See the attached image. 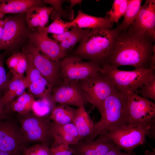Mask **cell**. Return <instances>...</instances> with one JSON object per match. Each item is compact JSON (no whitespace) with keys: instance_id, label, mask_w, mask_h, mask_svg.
Returning a JSON list of instances; mask_svg holds the SVG:
<instances>
[{"instance_id":"1","label":"cell","mask_w":155,"mask_h":155,"mask_svg":"<svg viewBox=\"0 0 155 155\" xmlns=\"http://www.w3.org/2000/svg\"><path fill=\"white\" fill-rule=\"evenodd\" d=\"M127 30V31H120L106 64L116 68L128 65L136 69H149L155 51V45L153 44L154 40Z\"/></svg>"},{"instance_id":"2","label":"cell","mask_w":155,"mask_h":155,"mask_svg":"<svg viewBox=\"0 0 155 155\" xmlns=\"http://www.w3.org/2000/svg\"><path fill=\"white\" fill-rule=\"evenodd\" d=\"M120 31L117 27L111 29H90L74 51V56L95 62L102 66L106 64Z\"/></svg>"},{"instance_id":"3","label":"cell","mask_w":155,"mask_h":155,"mask_svg":"<svg viewBox=\"0 0 155 155\" xmlns=\"http://www.w3.org/2000/svg\"><path fill=\"white\" fill-rule=\"evenodd\" d=\"M127 101V95L121 92L117 88L103 103L99 111L101 118L94 124L92 133L84 142L92 141L113 127L129 125Z\"/></svg>"},{"instance_id":"4","label":"cell","mask_w":155,"mask_h":155,"mask_svg":"<svg viewBox=\"0 0 155 155\" xmlns=\"http://www.w3.org/2000/svg\"><path fill=\"white\" fill-rule=\"evenodd\" d=\"M155 119L138 124L115 127L103 135L126 152L144 142L146 135L155 138Z\"/></svg>"},{"instance_id":"5","label":"cell","mask_w":155,"mask_h":155,"mask_svg":"<svg viewBox=\"0 0 155 155\" xmlns=\"http://www.w3.org/2000/svg\"><path fill=\"white\" fill-rule=\"evenodd\" d=\"M100 71L109 77L118 89L126 95L135 93L143 85L155 77L154 71L149 69L126 71L107 64L102 66Z\"/></svg>"},{"instance_id":"6","label":"cell","mask_w":155,"mask_h":155,"mask_svg":"<svg viewBox=\"0 0 155 155\" xmlns=\"http://www.w3.org/2000/svg\"><path fill=\"white\" fill-rule=\"evenodd\" d=\"M78 83L87 102L96 107L98 111L105 100L117 88L111 78L100 71Z\"/></svg>"},{"instance_id":"7","label":"cell","mask_w":155,"mask_h":155,"mask_svg":"<svg viewBox=\"0 0 155 155\" xmlns=\"http://www.w3.org/2000/svg\"><path fill=\"white\" fill-rule=\"evenodd\" d=\"M102 68V66L95 62L85 61L74 55L69 57L62 61L60 79L63 82H78L95 75Z\"/></svg>"},{"instance_id":"8","label":"cell","mask_w":155,"mask_h":155,"mask_svg":"<svg viewBox=\"0 0 155 155\" xmlns=\"http://www.w3.org/2000/svg\"><path fill=\"white\" fill-rule=\"evenodd\" d=\"M20 129L25 144L36 143L47 144L50 137V124L44 117H40L30 113L20 115Z\"/></svg>"},{"instance_id":"9","label":"cell","mask_w":155,"mask_h":155,"mask_svg":"<svg viewBox=\"0 0 155 155\" xmlns=\"http://www.w3.org/2000/svg\"><path fill=\"white\" fill-rule=\"evenodd\" d=\"M3 29L0 51H10L20 47L30 33L26 21L25 13L9 17Z\"/></svg>"},{"instance_id":"10","label":"cell","mask_w":155,"mask_h":155,"mask_svg":"<svg viewBox=\"0 0 155 155\" xmlns=\"http://www.w3.org/2000/svg\"><path fill=\"white\" fill-rule=\"evenodd\" d=\"M127 114L129 125L150 121L155 117V104L133 93L127 95Z\"/></svg>"},{"instance_id":"11","label":"cell","mask_w":155,"mask_h":155,"mask_svg":"<svg viewBox=\"0 0 155 155\" xmlns=\"http://www.w3.org/2000/svg\"><path fill=\"white\" fill-rule=\"evenodd\" d=\"M23 51L29 56L35 67L53 87L61 82L59 73L62 61H52L30 44L24 48Z\"/></svg>"},{"instance_id":"12","label":"cell","mask_w":155,"mask_h":155,"mask_svg":"<svg viewBox=\"0 0 155 155\" xmlns=\"http://www.w3.org/2000/svg\"><path fill=\"white\" fill-rule=\"evenodd\" d=\"M53 89L50 99L54 103L80 107L88 102L78 82H61Z\"/></svg>"},{"instance_id":"13","label":"cell","mask_w":155,"mask_h":155,"mask_svg":"<svg viewBox=\"0 0 155 155\" xmlns=\"http://www.w3.org/2000/svg\"><path fill=\"white\" fill-rule=\"evenodd\" d=\"M25 144L20 127L9 118L0 121V150L19 155Z\"/></svg>"},{"instance_id":"14","label":"cell","mask_w":155,"mask_h":155,"mask_svg":"<svg viewBox=\"0 0 155 155\" xmlns=\"http://www.w3.org/2000/svg\"><path fill=\"white\" fill-rule=\"evenodd\" d=\"M128 29L155 40V0H147Z\"/></svg>"},{"instance_id":"15","label":"cell","mask_w":155,"mask_h":155,"mask_svg":"<svg viewBox=\"0 0 155 155\" xmlns=\"http://www.w3.org/2000/svg\"><path fill=\"white\" fill-rule=\"evenodd\" d=\"M29 43L35 46L43 55L54 62H58L67 53L59 44L49 38L48 34L39 29L29 35Z\"/></svg>"},{"instance_id":"16","label":"cell","mask_w":155,"mask_h":155,"mask_svg":"<svg viewBox=\"0 0 155 155\" xmlns=\"http://www.w3.org/2000/svg\"><path fill=\"white\" fill-rule=\"evenodd\" d=\"M26 53L28 59L25 77L27 88L34 96L40 99L50 98L53 86L35 67L30 57Z\"/></svg>"},{"instance_id":"17","label":"cell","mask_w":155,"mask_h":155,"mask_svg":"<svg viewBox=\"0 0 155 155\" xmlns=\"http://www.w3.org/2000/svg\"><path fill=\"white\" fill-rule=\"evenodd\" d=\"M115 146L109 138L102 135L92 141L80 142L70 146L75 155H105Z\"/></svg>"},{"instance_id":"18","label":"cell","mask_w":155,"mask_h":155,"mask_svg":"<svg viewBox=\"0 0 155 155\" xmlns=\"http://www.w3.org/2000/svg\"><path fill=\"white\" fill-rule=\"evenodd\" d=\"M51 132L54 139V144H65L70 146L80 142V139L77 129L73 123L59 124L51 123Z\"/></svg>"},{"instance_id":"19","label":"cell","mask_w":155,"mask_h":155,"mask_svg":"<svg viewBox=\"0 0 155 155\" xmlns=\"http://www.w3.org/2000/svg\"><path fill=\"white\" fill-rule=\"evenodd\" d=\"M113 24L106 16L103 18L96 17L85 13L80 10L78 11L74 19L70 22H66L67 26L69 28L75 27L89 29L97 28L111 29Z\"/></svg>"},{"instance_id":"20","label":"cell","mask_w":155,"mask_h":155,"mask_svg":"<svg viewBox=\"0 0 155 155\" xmlns=\"http://www.w3.org/2000/svg\"><path fill=\"white\" fill-rule=\"evenodd\" d=\"M45 3L40 0H7L0 3V11L5 14L25 13L32 8L43 7Z\"/></svg>"},{"instance_id":"21","label":"cell","mask_w":155,"mask_h":155,"mask_svg":"<svg viewBox=\"0 0 155 155\" xmlns=\"http://www.w3.org/2000/svg\"><path fill=\"white\" fill-rule=\"evenodd\" d=\"M52 7H35L25 13L26 21L29 29L42 28L47 24L50 15L54 11Z\"/></svg>"},{"instance_id":"22","label":"cell","mask_w":155,"mask_h":155,"mask_svg":"<svg viewBox=\"0 0 155 155\" xmlns=\"http://www.w3.org/2000/svg\"><path fill=\"white\" fill-rule=\"evenodd\" d=\"M72 123L77 129L80 141L86 140L92 133L94 124L84 106L76 109Z\"/></svg>"},{"instance_id":"23","label":"cell","mask_w":155,"mask_h":155,"mask_svg":"<svg viewBox=\"0 0 155 155\" xmlns=\"http://www.w3.org/2000/svg\"><path fill=\"white\" fill-rule=\"evenodd\" d=\"M26 88L25 77L13 74L1 97L2 102L5 105L23 94Z\"/></svg>"},{"instance_id":"24","label":"cell","mask_w":155,"mask_h":155,"mask_svg":"<svg viewBox=\"0 0 155 155\" xmlns=\"http://www.w3.org/2000/svg\"><path fill=\"white\" fill-rule=\"evenodd\" d=\"M35 100L34 96L31 93L25 92L22 95L5 105L7 111L10 114L15 112L20 115L28 114L31 111Z\"/></svg>"},{"instance_id":"25","label":"cell","mask_w":155,"mask_h":155,"mask_svg":"<svg viewBox=\"0 0 155 155\" xmlns=\"http://www.w3.org/2000/svg\"><path fill=\"white\" fill-rule=\"evenodd\" d=\"M76 109L65 104H60L52 110L50 119L55 123L61 124L72 123Z\"/></svg>"},{"instance_id":"26","label":"cell","mask_w":155,"mask_h":155,"mask_svg":"<svg viewBox=\"0 0 155 155\" xmlns=\"http://www.w3.org/2000/svg\"><path fill=\"white\" fill-rule=\"evenodd\" d=\"M142 0H129L122 23L117 27L121 31L127 30L136 20L141 7Z\"/></svg>"},{"instance_id":"27","label":"cell","mask_w":155,"mask_h":155,"mask_svg":"<svg viewBox=\"0 0 155 155\" xmlns=\"http://www.w3.org/2000/svg\"><path fill=\"white\" fill-rule=\"evenodd\" d=\"M72 32L67 39L60 43L62 48L67 53L72 50L78 42L80 43L90 32V29L72 27Z\"/></svg>"},{"instance_id":"28","label":"cell","mask_w":155,"mask_h":155,"mask_svg":"<svg viewBox=\"0 0 155 155\" xmlns=\"http://www.w3.org/2000/svg\"><path fill=\"white\" fill-rule=\"evenodd\" d=\"M56 11L55 14V15H53L52 17L53 21L51 24L48 26L37 29L41 30L47 34L52 33L58 34L69 30V28L67 26L66 22H65L62 20L61 18L60 13L56 10Z\"/></svg>"},{"instance_id":"29","label":"cell","mask_w":155,"mask_h":155,"mask_svg":"<svg viewBox=\"0 0 155 155\" xmlns=\"http://www.w3.org/2000/svg\"><path fill=\"white\" fill-rule=\"evenodd\" d=\"M129 0H115L110 11L106 16L112 22L117 24L120 18L124 15Z\"/></svg>"},{"instance_id":"30","label":"cell","mask_w":155,"mask_h":155,"mask_svg":"<svg viewBox=\"0 0 155 155\" xmlns=\"http://www.w3.org/2000/svg\"><path fill=\"white\" fill-rule=\"evenodd\" d=\"M50 98L40 99L35 100L32 105V111L33 114L40 117H44L52 111L54 107Z\"/></svg>"},{"instance_id":"31","label":"cell","mask_w":155,"mask_h":155,"mask_svg":"<svg viewBox=\"0 0 155 155\" xmlns=\"http://www.w3.org/2000/svg\"><path fill=\"white\" fill-rule=\"evenodd\" d=\"M22 155H51L47 144L38 143L28 147H25Z\"/></svg>"},{"instance_id":"32","label":"cell","mask_w":155,"mask_h":155,"mask_svg":"<svg viewBox=\"0 0 155 155\" xmlns=\"http://www.w3.org/2000/svg\"><path fill=\"white\" fill-rule=\"evenodd\" d=\"M135 92L140 94L144 98L155 101V77L143 85Z\"/></svg>"},{"instance_id":"33","label":"cell","mask_w":155,"mask_h":155,"mask_svg":"<svg viewBox=\"0 0 155 155\" xmlns=\"http://www.w3.org/2000/svg\"><path fill=\"white\" fill-rule=\"evenodd\" d=\"M5 54H0V97L3 95L10 79L6 74L4 66Z\"/></svg>"},{"instance_id":"34","label":"cell","mask_w":155,"mask_h":155,"mask_svg":"<svg viewBox=\"0 0 155 155\" xmlns=\"http://www.w3.org/2000/svg\"><path fill=\"white\" fill-rule=\"evenodd\" d=\"M28 59L27 54L23 51L20 52L19 61L15 70L12 73L20 77H24V74L27 68Z\"/></svg>"},{"instance_id":"35","label":"cell","mask_w":155,"mask_h":155,"mask_svg":"<svg viewBox=\"0 0 155 155\" xmlns=\"http://www.w3.org/2000/svg\"><path fill=\"white\" fill-rule=\"evenodd\" d=\"M51 155H72L70 146L65 144H54L50 148Z\"/></svg>"},{"instance_id":"36","label":"cell","mask_w":155,"mask_h":155,"mask_svg":"<svg viewBox=\"0 0 155 155\" xmlns=\"http://www.w3.org/2000/svg\"><path fill=\"white\" fill-rule=\"evenodd\" d=\"M20 52L13 53L6 60V63L11 72L16 68L20 59Z\"/></svg>"},{"instance_id":"37","label":"cell","mask_w":155,"mask_h":155,"mask_svg":"<svg viewBox=\"0 0 155 155\" xmlns=\"http://www.w3.org/2000/svg\"><path fill=\"white\" fill-rule=\"evenodd\" d=\"M43 2L45 3L49 4L52 6V7L55 10L59 12L61 16H65V11L62 7V4L65 1L64 0H44Z\"/></svg>"},{"instance_id":"38","label":"cell","mask_w":155,"mask_h":155,"mask_svg":"<svg viewBox=\"0 0 155 155\" xmlns=\"http://www.w3.org/2000/svg\"><path fill=\"white\" fill-rule=\"evenodd\" d=\"M72 32V30L71 29L70 31L68 30L61 34H53V37L54 40L60 43L68 38Z\"/></svg>"},{"instance_id":"39","label":"cell","mask_w":155,"mask_h":155,"mask_svg":"<svg viewBox=\"0 0 155 155\" xmlns=\"http://www.w3.org/2000/svg\"><path fill=\"white\" fill-rule=\"evenodd\" d=\"M105 155H135L131 151L128 152H122L121 150L115 146Z\"/></svg>"},{"instance_id":"40","label":"cell","mask_w":155,"mask_h":155,"mask_svg":"<svg viewBox=\"0 0 155 155\" xmlns=\"http://www.w3.org/2000/svg\"><path fill=\"white\" fill-rule=\"evenodd\" d=\"M5 106L1 101V97H0V121L9 118V113L6 110Z\"/></svg>"},{"instance_id":"41","label":"cell","mask_w":155,"mask_h":155,"mask_svg":"<svg viewBox=\"0 0 155 155\" xmlns=\"http://www.w3.org/2000/svg\"><path fill=\"white\" fill-rule=\"evenodd\" d=\"M82 0H71L70 1V5L69 7H68L69 9H71L74 5L78 4H80Z\"/></svg>"},{"instance_id":"42","label":"cell","mask_w":155,"mask_h":155,"mask_svg":"<svg viewBox=\"0 0 155 155\" xmlns=\"http://www.w3.org/2000/svg\"><path fill=\"white\" fill-rule=\"evenodd\" d=\"M9 17L6 18L4 20H0V27L3 28L6 22L8 20Z\"/></svg>"},{"instance_id":"43","label":"cell","mask_w":155,"mask_h":155,"mask_svg":"<svg viewBox=\"0 0 155 155\" xmlns=\"http://www.w3.org/2000/svg\"><path fill=\"white\" fill-rule=\"evenodd\" d=\"M0 155H19L11 152L3 151L0 150Z\"/></svg>"},{"instance_id":"44","label":"cell","mask_w":155,"mask_h":155,"mask_svg":"<svg viewBox=\"0 0 155 155\" xmlns=\"http://www.w3.org/2000/svg\"><path fill=\"white\" fill-rule=\"evenodd\" d=\"M3 28L0 27V43L1 42L3 33Z\"/></svg>"},{"instance_id":"45","label":"cell","mask_w":155,"mask_h":155,"mask_svg":"<svg viewBox=\"0 0 155 155\" xmlns=\"http://www.w3.org/2000/svg\"><path fill=\"white\" fill-rule=\"evenodd\" d=\"M5 14H6L0 11V20L3 19Z\"/></svg>"}]
</instances>
